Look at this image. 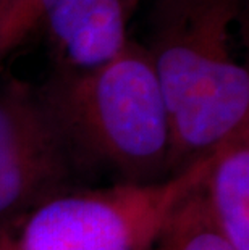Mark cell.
Segmentation results:
<instances>
[{
  "label": "cell",
  "mask_w": 249,
  "mask_h": 250,
  "mask_svg": "<svg viewBox=\"0 0 249 250\" xmlns=\"http://www.w3.org/2000/svg\"><path fill=\"white\" fill-rule=\"evenodd\" d=\"M245 0H154L146 45L165 104L178 173L249 127V73L235 58Z\"/></svg>",
  "instance_id": "1"
},
{
  "label": "cell",
  "mask_w": 249,
  "mask_h": 250,
  "mask_svg": "<svg viewBox=\"0 0 249 250\" xmlns=\"http://www.w3.org/2000/svg\"><path fill=\"white\" fill-rule=\"evenodd\" d=\"M41 100L79 173L107 171L116 183L172 176L168 116L146 45H128L91 70H55Z\"/></svg>",
  "instance_id": "2"
},
{
  "label": "cell",
  "mask_w": 249,
  "mask_h": 250,
  "mask_svg": "<svg viewBox=\"0 0 249 250\" xmlns=\"http://www.w3.org/2000/svg\"><path fill=\"white\" fill-rule=\"evenodd\" d=\"M214 152L157 183L57 194L3 228L0 250H151L177 207L203 183Z\"/></svg>",
  "instance_id": "3"
},
{
  "label": "cell",
  "mask_w": 249,
  "mask_h": 250,
  "mask_svg": "<svg viewBox=\"0 0 249 250\" xmlns=\"http://www.w3.org/2000/svg\"><path fill=\"white\" fill-rule=\"evenodd\" d=\"M38 86H0V231L68 189L78 174Z\"/></svg>",
  "instance_id": "4"
},
{
  "label": "cell",
  "mask_w": 249,
  "mask_h": 250,
  "mask_svg": "<svg viewBox=\"0 0 249 250\" xmlns=\"http://www.w3.org/2000/svg\"><path fill=\"white\" fill-rule=\"evenodd\" d=\"M139 0H39V26L55 70H91L120 54L131 41L130 21Z\"/></svg>",
  "instance_id": "5"
},
{
  "label": "cell",
  "mask_w": 249,
  "mask_h": 250,
  "mask_svg": "<svg viewBox=\"0 0 249 250\" xmlns=\"http://www.w3.org/2000/svg\"><path fill=\"white\" fill-rule=\"evenodd\" d=\"M199 194L226 241L249 250V127L215 148Z\"/></svg>",
  "instance_id": "6"
},
{
  "label": "cell",
  "mask_w": 249,
  "mask_h": 250,
  "mask_svg": "<svg viewBox=\"0 0 249 250\" xmlns=\"http://www.w3.org/2000/svg\"><path fill=\"white\" fill-rule=\"evenodd\" d=\"M151 250H236L205 211L199 188L177 207Z\"/></svg>",
  "instance_id": "7"
},
{
  "label": "cell",
  "mask_w": 249,
  "mask_h": 250,
  "mask_svg": "<svg viewBox=\"0 0 249 250\" xmlns=\"http://www.w3.org/2000/svg\"><path fill=\"white\" fill-rule=\"evenodd\" d=\"M39 26V0H0V60Z\"/></svg>",
  "instance_id": "8"
},
{
  "label": "cell",
  "mask_w": 249,
  "mask_h": 250,
  "mask_svg": "<svg viewBox=\"0 0 249 250\" xmlns=\"http://www.w3.org/2000/svg\"><path fill=\"white\" fill-rule=\"evenodd\" d=\"M139 2H141V0H139Z\"/></svg>",
  "instance_id": "9"
}]
</instances>
